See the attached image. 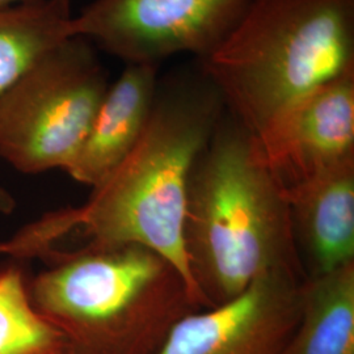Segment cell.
<instances>
[{
    "instance_id": "obj_13",
    "label": "cell",
    "mask_w": 354,
    "mask_h": 354,
    "mask_svg": "<svg viewBox=\"0 0 354 354\" xmlns=\"http://www.w3.org/2000/svg\"><path fill=\"white\" fill-rule=\"evenodd\" d=\"M0 354H67L64 336L33 307L19 266L0 269Z\"/></svg>"
},
{
    "instance_id": "obj_17",
    "label": "cell",
    "mask_w": 354,
    "mask_h": 354,
    "mask_svg": "<svg viewBox=\"0 0 354 354\" xmlns=\"http://www.w3.org/2000/svg\"><path fill=\"white\" fill-rule=\"evenodd\" d=\"M59 1H61V4H62V6H64L66 8H68V10H70V1H71V0H59Z\"/></svg>"
},
{
    "instance_id": "obj_14",
    "label": "cell",
    "mask_w": 354,
    "mask_h": 354,
    "mask_svg": "<svg viewBox=\"0 0 354 354\" xmlns=\"http://www.w3.org/2000/svg\"><path fill=\"white\" fill-rule=\"evenodd\" d=\"M13 207H15V201L12 196L7 190L0 188V213L10 214L12 213Z\"/></svg>"
},
{
    "instance_id": "obj_8",
    "label": "cell",
    "mask_w": 354,
    "mask_h": 354,
    "mask_svg": "<svg viewBox=\"0 0 354 354\" xmlns=\"http://www.w3.org/2000/svg\"><path fill=\"white\" fill-rule=\"evenodd\" d=\"M256 138L285 189L354 160V68L307 95Z\"/></svg>"
},
{
    "instance_id": "obj_11",
    "label": "cell",
    "mask_w": 354,
    "mask_h": 354,
    "mask_svg": "<svg viewBox=\"0 0 354 354\" xmlns=\"http://www.w3.org/2000/svg\"><path fill=\"white\" fill-rule=\"evenodd\" d=\"M282 354H354V263L304 281L299 320Z\"/></svg>"
},
{
    "instance_id": "obj_15",
    "label": "cell",
    "mask_w": 354,
    "mask_h": 354,
    "mask_svg": "<svg viewBox=\"0 0 354 354\" xmlns=\"http://www.w3.org/2000/svg\"><path fill=\"white\" fill-rule=\"evenodd\" d=\"M37 1H44V0H0V10L10 8V7H16V6H21V4L37 3Z\"/></svg>"
},
{
    "instance_id": "obj_6",
    "label": "cell",
    "mask_w": 354,
    "mask_h": 354,
    "mask_svg": "<svg viewBox=\"0 0 354 354\" xmlns=\"http://www.w3.org/2000/svg\"><path fill=\"white\" fill-rule=\"evenodd\" d=\"M251 0H93L71 17L73 37L95 41L131 64H159L190 53L206 58Z\"/></svg>"
},
{
    "instance_id": "obj_16",
    "label": "cell",
    "mask_w": 354,
    "mask_h": 354,
    "mask_svg": "<svg viewBox=\"0 0 354 354\" xmlns=\"http://www.w3.org/2000/svg\"><path fill=\"white\" fill-rule=\"evenodd\" d=\"M7 252V245H6V243H0V254H4V253Z\"/></svg>"
},
{
    "instance_id": "obj_3",
    "label": "cell",
    "mask_w": 354,
    "mask_h": 354,
    "mask_svg": "<svg viewBox=\"0 0 354 354\" xmlns=\"http://www.w3.org/2000/svg\"><path fill=\"white\" fill-rule=\"evenodd\" d=\"M29 295L67 354H155L177 322L203 310L176 268L138 244L55 254Z\"/></svg>"
},
{
    "instance_id": "obj_4",
    "label": "cell",
    "mask_w": 354,
    "mask_h": 354,
    "mask_svg": "<svg viewBox=\"0 0 354 354\" xmlns=\"http://www.w3.org/2000/svg\"><path fill=\"white\" fill-rule=\"evenodd\" d=\"M353 68L354 0H251L201 66L254 137Z\"/></svg>"
},
{
    "instance_id": "obj_2",
    "label": "cell",
    "mask_w": 354,
    "mask_h": 354,
    "mask_svg": "<svg viewBox=\"0 0 354 354\" xmlns=\"http://www.w3.org/2000/svg\"><path fill=\"white\" fill-rule=\"evenodd\" d=\"M159 84L151 115L122 163L93 188L77 227L88 245H143L181 273L197 302L184 245V219L193 168L222 120L223 102L203 75Z\"/></svg>"
},
{
    "instance_id": "obj_12",
    "label": "cell",
    "mask_w": 354,
    "mask_h": 354,
    "mask_svg": "<svg viewBox=\"0 0 354 354\" xmlns=\"http://www.w3.org/2000/svg\"><path fill=\"white\" fill-rule=\"evenodd\" d=\"M71 17L59 0L0 10V100L38 58L73 37Z\"/></svg>"
},
{
    "instance_id": "obj_1",
    "label": "cell",
    "mask_w": 354,
    "mask_h": 354,
    "mask_svg": "<svg viewBox=\"0 0 354 354\" xmlns=\"http://www.w3.org/2000/svg\"><path fill=\"white\" fill-rule=\"evenodd\" d=\"M184 245L207 308L238 297L269 272L301 274L286 189L257 138L236 118L219 121L193 168Z\"/></svg>"
},
{
    "instance_id": "obj_10",
    "label": "cell",
    "mask_w": 354,
    "mask_h": 354,
    "mask_svg": "<svg viewBox=\"0 0 354 354\" xmlns=\"http://www.w3.org/2000/svg\"><path fill=\"white\" fill-rule=\"evenodd\" d=\"M159 66L127 64L108 87L87 138L66 171L75 181L99 187L134 149L151 115L160 84Z\"/></svg>"
},
{
    "instance_id": "obj_7",
    "label": "cell",
    "mask_w": 354,
    "mask_h": 354,
    "mask_svg": "<svg viewBox=\"0 0 354 354\" xmlns=\"http://www.w3.org/2000/svg\"><path fill=\"white\" fill-rule=\"evenodd\" d=\"M306 279L279 269L238 297L177 322L155 354H282L298 324Z\"/></svg>"
},
{
    "instance_id": "obj_5",
    "label": "cell",
    "mask_w": 354,
    "mask_h": 354,
    "mask_svg": "<svg viewBox=\"0 0 354 354\" xmlns=\"http://www.w3.org/2000/svg\"><path fill=\"white\" fill-rule=\"evenodd\" d=\"M108 87L87 39H64L38 58L1 97L0 156L29 175L67 171Z\"/></svg>"
},
{
    "instance_id": "obj_9",
    "label": "cell",
    "mask_w": 354,
    "mask_h": 354,
    "mask_svg": "<svg viewBox=\"0 0 354 354\" xmlns=\"http://www.w3.org/2000/svg\"><path fill=\"white\" fill-rule=\"evenodd\" d=\"M295 245L311 277L354 263V160L286 188Z\"/></svg>"
}]
</instances>
